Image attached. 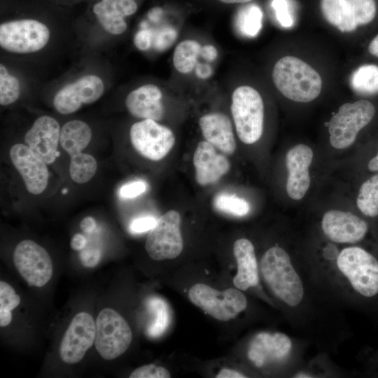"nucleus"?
<instances>
[{
	"mask_svg": "<svg viewBox=\"0 0 378 378\" xmlns=\"http://www.w3.org/2000/svg\"><path fill=\"white\" fill-rule=\"evenodd\" d=\"M272 78L284 96L298 102L315 99L322 88L320 75L307 63L293 56L281 57L276 62Z\"/></svg>",
	"mask_w": 378,
	"mask_h": 378,
	"instance_id": "1",
	"label": "nucleus"
},
{
	"mask_svg": "<svg viewBox=\"0 0 378 378\" xmlns=\"http://www.w3.org/2000/svg\"><path fill=\"white\" fill-rule=\"evenodd\" d=\"M260 270L269 288L282 302L290 307L301 302L303 284L284 249L279 246L269 248L261 259Z\"/></svg>",
	"mask_w": 378,
	"mask_h": 378,
	"instance_id": "2",
	"label": "nucleus"
},
{
	"mask_svg": "<svg viewBox=\"0 0 378 378\" xmlns=\"http://www.w3.org/2000/svg\"><path fill=\"white\" fill-rule=\"evenodd\" d=\"M231 112L239 139L246 144L258 141L264 121V104L259 92L246 85L236 88L232 95Z\"/></svg>",
	"mask_w": 378,
	"mask_h": 378,
	"instance_id": "3",
	"label": "nucleus"
},
{
	"mask_svg": "<svg viewBox=\"0 0 378 378\" xmlns=\"http://www.w3.org/2000/svg\"><path fill=\"white\" fill-rule=\"evenodd\" d=\"M337 265L358 294L378 295V260L372 253L358 246L347 247L340 253Z\"/></svg>",
	"mask_w": 378,
	"mask_h": 378,
	"instance_id": "4",
	"label": "nucleus"
},
{
	"mask_svg": "<svg viewBox=\"0 0 378 378\" xmlns=\"http://www.w3.org/2000/svg\"><path fill=\"white\" fill-rule=\"evenodd\" d=\"M188 296L192 304L220 321L234 318L247 307V299L238 288L220 291L199 283L190 287Z\"/></svg>",
	"mask_w": 378,
	"mask_h": 378,
	"instance_id": "5",
	"label": "nucleus"
},
{
	"mask_svg": "<svg viewBox=\"0 0 378 378\" xmlns=\"http://www.w3.org/2000/svg\"><path fill=\"white\" fill-rule=\"evenodd\" d=\"M374 114L375 108L368 100L342 104L329 122L331 146L337 149L351 146L358 133L371 122Z\"/></svg>",
	"mask_w": 378,
	"mask_h": 378,
	"instance_id": "6",
	"label": "nucleus"
},
{
	"mask_svg": "<svg viewBox=\"0 0 378 378\" xmlns=\"http://www.w3.org/2000/svg\"><path fill=\"white\" fill-rule=\"evenodd\" d=\"M132 340V330L125 319L111 308H104L96 321L95 348L105 360L124 354Z\"/></svg>",
	"mask_w": 378,
	"mask_h": 378,
	"instance_id": "7",
	"label": "nucleus"
},
{
	"mask_svg": "<svg viewBox=\"0 0 378 378\" xmlns=\"http://www.w3.org/2000/svg\"><path fill=\"white\" fill-rule=\"evenodd\" d=\"M50 36L48 27L36 20H13L0 25V46L11 52H37L46 46Z\"/></svg>",
	"mask_w": 378,
	"mask_h": 378,
	"instance_id": "8",
	"label": "nucleus"
},
{
	"mask_svg": "<svg viewBox=\"0 0 378 378\" xmlns=\"http://www.w3.org/2000/svg\"><path fill=\"white\" fill-rule=\"evenodd\" d=\"M180 225L181 216L175 210L168 211L157 219L145 243V249L150 258L158 261L171 260L181 254L183 241Z\"/></svg>",
	"mask_w": 378,
	"mask_h": 378,
	"instance_id": "9",
	"label": "nucleus"
},
{
	"mask_svg": "<svg viewBox=\"0 0 378 378\" xmlns=\"http://www.w3.org/2000/svg\"><path fill=\"white\" fill-rule=\"evenodd\" d=\"M130 136L134 148L153 161L164 158L175 143V136L170 129L150 119L134 123Z\"/></svg>",
	"mask_w": 378,
	"mask_h": 378,
	"instance_id": "10",
	"label": "nucleus"
},
{
	"mask_svg": "<svg viewBox=\"0 0 378 378\" xmlns=\"http://www.w3.org/2000/svg\"><path fill=\"white\" fill-rule=\"evenodd\" d=\"M13 263L30 286L42 287L51 279L52 262L47 251L32 240H23L13 252Z\"/></svg>",
	"mask_w": 378,
	"mask_h": 378,
	"instance_id": "11",
	"label": "nucleus"
},
{
	"mask_svg": "<svg viewBox=\"0 0 378 378\" xmlns=\"http://www.w3.org/2000/svg\"><path fill=\"white\" fill-rule=\"evenodd\" d=\"M96 323L86 312H79L72 318L59 344L62 360L68 364H76L84 357L95 340Z\"/></svg>",
	"mask_w": 378,
	"mask_h": 378,
	"instance_id": "12",
	"label": "nucleus"
},
{
	"mask_svg": "<svg viewBox=\"0 0 378 378\" xmlns=\"http://www.w3.org/2000/svg\"><path fill=\"white\" fill-rule=\"evenodd\" d=\"M102 80L95 75H86L61 88L53 98L55 108L62 114L77 111L83 104L97 101L103 94Z\"/></svg>",
	"mask_w": 378,
	"mask_h": 378,
	"instance_id": "13",
	"label": "nucleus"
},
{
	"mask_svg": "<svg viewBox=\"0 0 378 378\" xmlns=\"http://www.w3.org/2000/svg\"><path fill=\"white\" fill-rule=\"evenodd\" d=\"M9 154L12 163L21 175L27 190L34 195L43 192L49 178L47 164L28 146L22 144H14L10 148Z\"/></svg>",
	"mask_w": 378,
	"mask_h": 378,
	"instance_id": "14",
	"label": "nucleus"
},
{
	"mask_svg": "<svg viewBox=\"0 0 378 378\" xmlns=\"http://www.w3.org/2000/svg\"><path fill=\"white\" fill-rule=\"evenodd\" d=\"M321 227L329 240L340 244L358 242L365 237L368 230L364 220L351 212L340 210L326 212Z\"/></svg>",
	"mask_w": 378,
	"mask_h": 378,
	"instance_id": "15",
	"label": "nucleus"
},
{
	"mask_svg": "<svg viewBox=\"0 0 378 378\" xmlns=\"http://www.w3.org/2000/svg\"><path fill=\"white\" fill-rule=\"evenodd\" d=\"M58 122L48 115L38 118L24 135L27 146L46 164L55 162L60 137Z\"/></svg>",
	"mask_w": 378,
	"mask_h": 378,
	"instance_id": "16",
	"label": "nucleus"
},
{
	"mask_svg": "<svg viewBox=\"0 0 378 378\" xmlns=\"http://www.w3.org/2000/svg\"><path fill=\"white\" fill-rule=\"evenodd\" d=\"M312 159V150L305 144L295 145L286 153V164L288 171L286 191L293 200L302 199L309 188V167Z\"/></svg>",
	"mask_w": 378,
	"mask_h": 378,
	"instance_id": "17",
	"label": "nucleus"
},
{
	"mask_svg": "<svg viewBox=\"0 0 378 378\" xmlns=\"http://www.w3.org/2000/svg\"><path fill=\"white\" fill-rule=\"evenodd\" d=\"M216 147L206 141H200L194 153L195 180L202 186L213 184L226 174L230 163L225 155L218 153Z\"/></svg>",
	"mask_w": 378,
	"mask_h": 378,
	"instance_id": "18",
	"label": "nucleus"
},
{
	"mask_svg": "<svg viewBox=\"0 0 378 378\" xmlns=\"http://www.w3.org/2000/svg\"><path fill=\"white\" fill-rule=\"evenodd\" d=\"M292 348L288 335L281 332H260L252 340L248 350V357L257 367L270 361L284 358Z\"/></svg>",
	"mask_w": 378,
	"mask_h": 378,
	"instance_id": "19",
	"label": "nucleus"
},
{
	"mask_svg": "<svg viewBox=\"0 0 378 378\" xmlns=\"http://www.w3.org/2000/svg\"><path fill=\"white\" fill-rule=\"evenodd\" d=\"M162 97V92L158 86L147 84L130 92L125 99V106L134 117L160 120L164 112Z\"/></svg>",
	"mask_w": 378,
	"mask_h": 378,
	"instance_id": "20",
	"label": "nucleus"
},
{
	"mask_svg": "<svg viewBox=\"0 0 378 378\" xmlns=\"http://www.w3.org/2000/svg\"><path fill=\"white\" fill-rule=\"evenodd\" d=\"M94 13L102 27L112 34H121L127 29L125 18L137 10L135 0H101L93 6Z\"/></svg>",
	"mask_w": 378,
	"mask_h": 378,
	"instance_id": "21",
	"label": "nucleus"
},
{
	"mask_svg": "<svg viewBox=\"0 0 378 378\" xmlns=\"http://www.w3.org/2000/svg\"><path fill=\"white\" fill-rule=\"evenodd\" d=\"M206 141L225 155H232L236 149V141L230 118L222 113L203 115L199 121Z\"/></svg>",
	"mask_w": 378,
	"mask_h": 378,
	"instance_id": "22",
	"label": "nucleus"
},
{
	"mask_svg": "<svg viewBox=\"0 0 378 378\" xmlns=\"http://www.w3.org/2000/svg\"><path fill=\"white\" fill-rule=\"evenodd\" d=\"M233 253L237 265V272L233 278L234 286L246 290L258 283V265L254 246L247 239H239L234 243Z\"/></svg>",
	"mask_w": 378,
	"mask_h": 378,
	"instance_id": "23",
	"label": "nucleus"
},
{
	"mask_svg": "<svg viewBox=\"0 0 378 378\" xmlns=\"http://www.w3.org/2000/svg\"><path fill=\"white\" fill-rule=\"evenodd\" d=\"M91 138L92 131L89 125L82 120H73L61 128L59 144L71 158L82 153Z\"/></svg>",
	"mask_w": 378,
	"mask_h": 378,
	"instance_id": "24",
	"label": "nucleus"
},
{
	"mask_svg": "<svg viewBox=\"0 0 378 378\" xmlns=\"http://www.w3.org/2000/svg\"><path fill=\"white\" fill-rule=\"evenodd\" d=\"M326 20L342 32H351L358 26L350 0H321Z\"/></svg>",
	"mask_w": 378,
	"mask_h": 378,
	"instance_id": "25",
	"label": "nucleus"
},
{
	"mask_svg": "<svg viewBox=\"0 0 378 378\" xmlns=\"http://www.w3.org/2000/svg\"><path fill=\"white\" fill-rule=\"evenodd\" d=\"M200 44L194 40H184L176 47L173 63L175 69L181 74H188L192 71L200 54Z\"/></svg>",
	"mask_w": 378,
	"mask_h": 378,
	"instance_id": "26",
	"label": "nucleus"
},
{
	"mask_svg": "<svg viewBox=\"0 0 378 378\" xmlns=\"http://www.w3.org/2000/svg\"><path fill=\"white\" fill-rule=\"evenodd\" d=\"M350 84L354 90L363 94L378 93V66L364 64L351 74Z\"/></svg>",
	"mask_w": 378,
	"mask_h": 378,
	"instance_id": "27",
	"label": "nucleus"
},
{
	"mask_svg": "<svg viewBox=\"0 0 378 378\" xmlns=\"http://www.w3.org/2000/svg\"><path fill=\"white\" fill-rule=\"evenodd\" d=\"M356 204L364 215L370 217L378 215V174L363 183L358 191Z\"/></svg>",
	"mask_w": 378,
	"mask_h": 378,
	"instance_id": "28",
	"label": "nucleus"
},
{
	"mask_svg": "<svg viewBox=\"0 0 378 378\" xmlns=\"http://www.w3.org/2000/svg\"><path fill=\"white\" fill-rule=\"evenodd\" d=\"M70 158L69 174L74 182L85 183L94 176L97 162L93 156L82 152Z\"/></svg>",
	"mask_w": 378,
	"mask_h": 378,
	"instance_id": "29",
	"label": "nucleus"
},
{
	"mask_svg": "<svg viewBox=\"0 0 378 378\" xmlns=\"http://www.w3.org/2000/svg\"><path fill=\"white\" fill-rule=\"evenodd\" d=\"M148 307L155 318L147 332L149 336L155 337L161 335L170 322V312L167 304L161 298H153L148 302Z\"/></svg>",
	"mask_w": 378,
	"mask_h": 378,
	"instance_id": "30",
	"label": "nucleus"
},
{
	"mask_svg": "<svg viewBox=\"0 0 378 378\" xmlns=\"http://www.w3.org/2000/svg\"><path fill=\"white\" fill-rule=\"evenodd\" d=\"M262 12L256 5H249L241 11L238 20L239 31L244 36L255 37L262 28Z\"/></svg>",
	"mask_w": 378,
	"mask_h": 378,
	"instance_id": "31",
	"label": "nucleus"
},
{
	"mask_svg": "<svg viewBox=\"0 0 378 378\" xmlns=\"http://www.w3.org/2000/svg\"><path fill=\"white\" fill-rule=\"evenodd\" d=\"M20 86L16 77L9 74L6 66L0 65V104L6 106L14 103L20 97Z\"/></svg>",
	"mask_w": 378,
	"mask_h": 378,
	"instance_id": "32",
	"label": "nucleus"
},
{
	"mask_svg": "<svg viewBox=\"0 0 378 378\" xmlns=\"http://www.w3.org/2000/svg\"><path fill=\"white\" fill-rule=\"evenodd\" d=\"M214 204L218 210L236 216H244L250 210L248 202L234 195L219 194L214 198Z\"/></svg>",
	"mask_w": 378,
	"mask_h": 378,
	"instance_id": "33",
	"label": "nucleus"
},
{
	"mask_svg": "<svg viewBox=\"0 0 378 378\" xmlns=\"http://www.w3.org/2000/svg\"><path fill=\"white\" fill-rule=\"evenodd\" d=\"M358 25L370 23L375 17L377 6L374 0H350Z\"/></svg>",
	"mask_w": 378,
	"mask_h": 378,
	"instance_id": "34",
	"label": "nucleus"
},
{
	"mask_svg": "<svg viewBox=\"0 0 378 378\" xmlns=\"http://www.w3.org/2000/svg\"><path fill=\"white\" fill-rule=\"evenodd\" d=\"M20 298L13 288L5 281H0V309L12 311L19 305Z\"/></svg>",
	"mask_w": 378,
	"mask_h": 378,
	"instance_id": "35",
	"label": "nucleus"
},
{
	"mask_svg": "<svg viewBox=\"0 0 378 378\" xmlns=\"http://www.w3.org/2000/svg\"><path fill=\"white\" fill-rule=\"evenodd\" d=\"M130 378H169L170 372L162 366L155 364L142 365L135 369L129 376Z\"/></svg>",
	"mask_w": 378,
	"mask_h": 378,
	"instance_id": "36",
	"label": "nucleus"
},
{
	"mask_svg": "<svg viewBox=\"0 0 378 378\" xmlns=\"http://www.w3.org/2000/svg\"><path fill=\"white\" fill-rule=\"evenodd\" d=\"M176 31L172 27H164L153 34V46L158 51L169 48L175 41Z\"/></svg>",
	"mask_w": 378,
	"mask_h": 378,
	"instance_id": "37",
	"label": "nucleus"
},
{
	"mask_svg": "<svg viewBox=\"0 0 378 378\" xmlns=\"http://www.w3.org/2000/svg\"><path fill=\"white\" fill-rule=\"evenodd\" d=\"M272 6L279 23L285 28L293 25L294 19L287 0H272Z\"/></svg>",
	"mask_w": 378,
	"mask_h": 378,
	"instance_id": "38",
	"label": "nucleus"
},
{
	"mask_svg": "<svg viewBox=\"0 0 378 378\" xmlns=\"http://www.w3.org/2000/svg\"><path fill=\"white\" fill-rule=\"evenodd\" d=\"M146 184L142 181H136L125 184L120 188V195L125 198H134L144 192Z\"/></svg>",
	"mask_w": 378,
	"mask_h": 378,
	"instance_id": "39",
	"label": "nucleus"
},
{
	"mask_svg": "<svg viewBox=\"0 0 378 378\" xmlns=\"http://www.w3.org/2000/svg\"><path fill=\"white\" fill-rule=\"evenodd\" d=\"M157 219L153 216H144L133 220L130 225L132 233L139 234L150 230L156 224Z\"/></svg>",
	"mask_w": 378,
	"mask_h": 378,
	"instance_id": "40",
	"label": "nucleus"
},
{
	"mask_svg": "<svg viewBox=\"0 0 378 378\" xmlns=\"http://www.w3.org/2000/svg\"><path fill=\"white\" fill-rule=\"evenodd\" d=\"M83 265L87 267H93L99 262L101 254L97 248H83L79 253Z\"/></svg>",
	"mask_w": 378,
	"mask_h": 378,
	"instance_id": "41",
	"label": "nucleus"
},
{
	"mask_svg": "<svg viewBox=\"0 0 378 378\" xmlns=\"http://www.w3.org/2000/svg\"><path fill=\"white\" fill-rule=\"evenodd\" d=\"M153 34L151 31L143 29L138 31L134 38L136 47L141 50H146L153 45Z\"/></svg>",
	"mask_w": 378,
	"mask_h": 378,
	"instance_id": "42",
	"label": "nucleus"
},
{
	"mask_svg": "<svg viewBox=\"0 0 378 378\" xmlns=\"http://www.w3.org/2000/svg\"><path fill=\"white\" fill-rule=\"evenodd\" d=\"M87 244L86 238L81 234L77 233L71 239L70 246L73 250L81 251L85 248Z\"/></svg>",
	"mask_w": 378,
	"mask_h": 378,
	"instance_id": "43",
	"label": "nucleus"
},
{
	"mask_svg": "<svg viewBox=\"0 0 378 378\" xmlns=\"http://www.w3.org/2000/svg\"><path fill=\"white\" fill-rule=\"evenodd\" d=\"M200 55L206 60L214 61L218 56V51L214 46L206 45L201 48Z\"/></svg>",
	"mask_w": 378,
	"mask_h": 378,
	"instance_id": "44",
	"label": "nucleus"
},
{
	"mask_svg": "<svg viewBox=\"0 0 378 378\" xmlns=\"http://www.w3.org/2000/svg\"><path fill=\"white\" fill-rule=\"evenodd\" d=\"M80 227L83 232L91 234L96 227V221L92 217H85L81 220Z\"/></svg>",
	"mask_w": 378,
	"mask_h": 378,
	"instance_id": "45",
	"label": "nucleus"
},
{
	"mask_svg": "<svg viewBox=\"0 0 378 378\" xmlns=\"http://www.w3.org/2000/svg\"><path fill=\"white\" fill-rule=\"evenodd\" d=\"M217 378H244V374L234 370L223 368L216 375Z\"/></svg>",
	"mask_w": 378,
	"mask_h": 378,
	"instance_id": "46",
	"label": "nucleus"
},
{
	"mask_svg": "<svg viewBox=\"0 0 378 378\" xmlns=\"http://www.w3.org/2000/svg\"><path fill=\"white\" fill-rule=\"evenodd\" d=\"M195 73L201 78H207L211 75L212 69L208 64H198L195 68Z\"/></svg>",
	"mask_w": 378,
	"mask_h": 378,
	"instance_id": "47",
	"label": "nucleus"
},
{
	"mask_svg": "<svg viewBox=\"0 0 378 378\" xmlns=\"http://www.w3.org/2000/svg\"><path fill=\"white\" fill-rule=\"evenodd\" d=\"M12 321L11 311L0 309V326L5 327L10 323Z\"/></svg>",
	"mask_w": 378,
	"mask_h": 378,
	"instance_id": "48",
	"label": "nucleus"
},
{
	"mask_svg": "<svg viewBox=\"0 0 378 378\" xmlns=\"http://www.w3.org/2000/svg\"><path fill=\"white\" fill-rule=\"evenodd\" d=\"M368 50L371 55L378 57V34L370 43L368 46Z\"/></svg>",
	"mask_w": 378,
	"mask_h": 378,
	"instance_id": "49",
	"label": "nucleus"
},
{
	"mask_svg": "<svg viewBox=\"0 0 378 378\" xmlns=\"http://www.w3.org/2000/svg\"><path fill=\"white\" fill-rule=\"evenodd\" d=\"M368 168L371 172H378V152L368 162Z\"/></svg>",
	"mask_w": 378,
	"mask_h": 378,
	"instance_id": "50",
	"label": "nucleus"
},
{
	"mask_svg": "<svg viewBox=\"0 0 378 378\" xmlns=\"http://www.w3.org/2000/svg\"><path fill=\"white\" fill-rule=\"evenodd\" d=\"M219 1L225 4H237V3L250 2L253 0H219Z\"/></svg>",
	"mask_w": 378,
	"mask_h": 378,
	"instance_id": "51",
	"label": "nucleus"
},
{
	"mask_svg": "<svg viewBox=\"0 0 378 378\" xmlns=\"http://www.w3.org/2000/svg\"><path fill=\"white\" fill-rule=\"evenodd\" d=\"M295 377H300V378H308V377H312V376H309V374H303V373H300V374H297L295 376Z\"/></svg>",
	"mask_w": 378,
	"mask_h": 378,
	"instance_id": "52",
	"label": "nucleus"
}]
</instances>
